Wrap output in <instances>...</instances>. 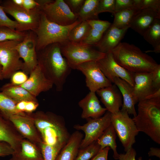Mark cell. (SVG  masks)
<instances>
[{"label":"cell","mask_w":160,"mask_h":160,"mask_svg":"<svg viewBox=\"0 0 160 160\" xmlns=\"http://www.w3.org/2000/svg\"><path fill=\"white\" fill-rule=\"evenodd\" d=\"M115 0H99L97 7V14L108 12L113 14L115 13Z\"/></svg>","instance_id":"cell-38"},{"label":"cell","mask_w":160,"mask_h":160,"mask_svg":"<svg viewBox=\"0 0 160 160\" xmlns=\"http://www.w3.org/2000/svg\"><path fill=\"white\" fill-rule=\"evenodd\" d=\"M103 34L91 28L87 36L80 43L92 47L95 46L100 41Z\"/></svg>","instance_id":"cell-37"},{"label":"cell","mask_w":160,"mask_h":160,"mask_svg":"<svg viewBox=\"0 0 160 160\" xmlns=\"http://www.w3.org/2000/svg\"><path fill=\"white\" fill-rule=\"evenodd\" d=\"M149 156H156L160 158V149L157 148L151 147L148 153Z\"/></svg>","instance_id":"cell-50"},{"label":"cell","mask_w":160,"mask_h":160,"mask_svg":"<svg viewBox=\"0 0 160 160\" xmlns=\"http://www.w3.org/2000/svg\"><path fill=\"white\" fill-rule=\"evenodd\" d=\"M111 114L107 111L103 116L95 119L89 118L86 119L87 122L83 125H74V129L78 131L81 130L85 133L79 149L84 148L96 141L102 135L111 124Z\"/></svg>","instance_id":"cell-10"},{"label":"cell","mask_w":160,"mask_h":160,"mask_svg":"<svg viewBox=\"0 0 160 160\" xmlns=\"http://www.w3.org/2000/svg\"><path fill=\"white\" fill-rule=\"evenodd\" d=\"M26 102V101H21L18 102L17 103L16 108L19 112L21 113H25V110Z\"/></svg>","instance_id":"cell-51"},{"label":"cell","mask_w":160,"mask_h":160,"mask_svg":"<svg viewBox=\"0 0 160 160\" xmlns=\"http://www.w3.org/2000/svg\"><path fill=\"white\" fill-rule=\"evenodd\" d=\"M152 84L154 91L160 89V65L158 64L152 72Z\"/></svg>","instance_id":"cell-44"},{"label":"cell","mask_w":160,"mask_h":160,"mask_svg":"<svg viewBox=\"0 0 160 160\" xmlns=\"http://www.w3.org/2000/svg\"><path fill=\"white\" fill-rule=\"evenodd\" d=\"M133 7H136L135 0H115V12Z\"/></svg>","instance_id":"cell-42"},{"label":"cell","mask_w":160,"mask_h":160,"mask_svg":"<svg viewBox=\"0 0 160 160\" xmlns=\"http://www.w3.org/2000/svg\"><path fill=\"white\" fill-rule=\"evenodd\" d=\"M36 36L32 31H27L23 40L16 46L21 58L23 60V66L21 71L27 75L38 65L36 50Z\"/></svg>","instance_id":"cell-12"},{"label":"cell","mask_w":160,"mask_h":160,"mask_svg":"<svg viewBox=\"0 0 160 160\" xmlns=\"http://www.w3.org/2000/svg\"><path fill=\"white\" fill-rule=\"evenodd\" d=\"M111 52L118 64L133 73L152 72L159 64L139 47L127 42H120Z\"/></svg>","instance_id":"cell-3"},{"label":"cell","mask_w":160,"mask_h":160,"mask_svg":"<svg viewBox=\"0 0 160 160\" xmlns=\"http://www.w3.org/2000/svg\"><path fill=\"white\" fill-rule=\"evenodd\" d=\"M91 28L87 21H82L70 31L68 36L69 41L74 43H80L87 36Z\"/></svg>","instance_id":"cell-31"},{"label":"cell","mask_w":160,"mask_h":160,"mask_svg":"<svg viewBox=\"0 0 160 160\" xmlns=\"http://www.w3.org/2000/svg\"><path fill=\"white\" fill-rule=\"evenodd\" d=\"M64 1L71 11L77 16L85 0H64Z\"/></svg>","instance_id":"cell-43"},{"label":"cell","mask_w":160,"mask_h":160,"mask_svg":"<svg viewBox=\"0 0 160 160\" xmlns=\"http://www.w3.org/2000/svg\"><path fill=\"white\" fill-rule=\"evenodd\" d=\"M138 113L132 119L139 132H143L160 144V98L138 102Z\"/></svg>","instance_id":"cell-4"},{"label":"cell","mask_w":160,"mask_h":160,"mask_svg":"<svg viewBox=\"0 0 160 160\" xmlns=\"http://www.w3.org/2000/svg\"><path fill=\"white\" fill-rule=\"evenodd\" d=\"M12 2L16 5L20 6L23 7V0H12Z\"/></svg>","instance_id":"cell-53"},{"label":"cell","mask_w":160,"mask_h":160,"mask_svg":"<svg viewBox=\"0 0 160 160\" xmlns=\"http://www.w3.org/2000/svg\"><path fill=\"white\" fill-rule=\"evenodd\" d=\"M26 31L21 32L10 28L0 26V42L9 40L22 41L25 37Z\"/></svg>","instance_id":"cell-33"},{"label":"cell","mask_w":160,"mask_h":160,"mask_svg":"<svg viewBox=\"0 0 160 160\" xmlns=\"http://www.w3.org/2000/svg\"><path fill=\"white\" fill-rule=\"evenodd\" d=\"M0 90L17 103L21 101L38 102L36 97L20 86L6 83L0 88Z\"/></svg>","instance_id":"cell-26"},{"label":"cell","mask_w":160,"mask_h":160,"mask_svg":"<svg viewBox=\"0 0 160 160\" xmlns=\"http://www.w3.org/2000/svg\"><path fill=\"white\" fill-rule=\"evenodd\" d=\"M14 151L8 143L0 141V156L4 157L12 155Z\"/></svg>","instance_id":"cell-45"},{"label":"cell","mask_w":160,"mask_h":160,"mask_svg":"<svg viewBox=\"0 0 160 160\" xmlns=\"http://www.w3.org/2000/svg\"><path fill=\"white\" fill-rule=\"evenodd\" d=\"M97 61L102 71L112 83L114 78L118 77L134 86L133 73L118 64L111 52L106 54L104 57Z\"/></svg>","instance_id":"cell-15"},{"label":"cell","mask_w":160,"mask_h":160,"mask_svg":"<svg viewBox=\"0 0 160 160\" xmlns=\"http://www.w3.org/2000/svg\"><path fill=\"white\" fill-rule=\"evenodd\" d=\"M136 152L135 149L132 147L124 153L119 154L118 159L119 160H142V158L140 157L138 160H136L135 157Z\"/></svg>","instance_id":"cell-46"},{"label":"cell","mask_w":160,"mask_h":160,"mask_svg":"<svg viewBox=\"0 0 160 160\" xmlns=\"http://www.w3.org/2000/svg\"><path fill=\"white\" fill-rule=\"evenodd\" d=\"M144 39L153 48L152 51L145 52H160V19H155L144 32L143 36Z\"/></svg>","instance_id":"cell-27"},{"label":"cell","mask_w":160,"mask_h":160,"mask_svg":"<svg viewBox=\"0 0 160 160\" xmlns=\"http://www.w3.org/2000/svg\"><path fill=\"white\" fill-rule=\"evenodd\" d=\"M39 105L38 102L32 101H27L25 105V112L31 113L33 112Z\"/></svg>","instance_id":"cell-49"},{"label":"cell","mask_w":160,"mask_h":160,"mask_svg":"<svg viewBox=\"0 0 160 160\" xmlns=\"http://www.w3.org/2000/svg\"><path fill=\"white\" fill-rule=\"evenodd\" d=\"M139 10L138 8L133 7L115 12L113 15L114 19L111 25L120 29L129 27L132 20Z\"/></svg>","instance_id":"cell-29"},{"label":"cell","mask_w":160,"mask_h":160,"mask_svg":"<svg viewBox=\"0 0 160 160\" xmlns=\"http://www.w3.org/2000/svg\"><path fill=\"white\" fill-rule=\"evenodd\" d=\"M23 139L12 122L0 110V141L8 143L16 152L19 150Z\"/></svg>","instance_id":"cell-17"},{"label":"cell","mask_w":160,"mask_h":160,"mask_svg":"<svg viewBox=\"0 0 160 160\" xmlns=\"http://www.w3.org/2000/svg\"><path fill=\"white\" fill-rule=\"evenodd\" d=\"M0 1V26L7 27L13 29L17 30L18 27V24L15 20L9 18L6 15L1 5Z\"/></svg>","instance_id":"cell-39"},{"label":"cell","mask_w":160,"mask_h":160,"mask_svg":"<svg viewBox=\"0 0 160 160\" xmlns=\"http://www.w3.org/2000/svg\"><path fill=\"white\" fill-rule=\"evenodd\" d=\"M0 4L5 13L13 17L18 23L16 30L34 31L38 27L42 12L41 7L28 11L23 7L16 5L12 0L1 1Z\"/></svg>","instance_id":"cell-7"},{"label":"cell","mask_w":160,"mask_h":160,"mask_svg":"<svg viewBox=\"0 0 160 160\" xmlns=\"http://www.w3.org/2000/svg\"><path fill=\"white\" fill-rule=\"evenodd\" d=\"M112 83L118 87L123 97V103L120 110L135 117L137 114L135 108L136 103L133 95L132 86L118 77L114 78Z\"/></svg>","instance_id":"cell-22"},{"label":"cell","mask_w":160,"mask_h":160,"mask_svg":"<svg viewBox=\"0 0 160 160\" xmlns=\"http://www.w3.org/2000/svg\"><path fill=\"white\" fill-rule=\"evenodd\" d=\"M38 65L57 91H61L72 69L62 55L60 45L50 44L36 51Z\"/></svg>","instance_id":"cell-1"},{"label":"cell","mask_w":160,"mask_h":160,"mask_svg":"<svg viewBox=\"0 0 160 160\" xmlns=\"http://www.w3.org/2000/svg\"><path fill=\"white\" fill-rule=\"evenodd\" d=\"M87 21L91 28L103 34L108 29L111 24L110 22L108 21L99 19L90 20Z\"/></svg>","instance_id":"cell-40"},{"label":"cell","mask_w":160,"mask_h":160,"mask_svg":"<svg viewBox=\"0 0 160 160\" xmlns=\"http://www.w3.org/2000/svg\"><path fill=\"white\" fill-rule=\"evenodd\" d=\"M83 137V135L79 131L73 132L65 145L59 152L55 160H74Z\"/></svg>","instance_id":"cell-24"},{"label":"cell","mask_w":160,"mask_h":160,"mask_svg":"<svg viewBox=\"0 0 160 160\" xmlns=\"http://www.w3.org/2000/svg\"><path fill=\"white\" fill-rule=\"evenodd\" d=\"M28 114L33 119L42 142L61 150L71 135L63 117L49 111Z\"/></svg>","instance_id":"cell-2"},{"label":"cell","mask_w":160,"mask_h":160,"mask_svg":"<svg viewBox=\"0 0 160 160\" xmlns=\"http://www.w3.org/2000/svg\"><path fill=\"white\" fill-rule=\"evenodd\" d=\"M3 79H4L2 73V67L0 64V80H2Z\"/></svg>","instance_id":"cell-54"},{"label":"cell","mask_w":160,"mask_h":160,"mask_svg":"<svg viewBox=\"0 0 160 160\" xmlns=\"http://www.w3.org/2000/svg\"><path fill=\"white\" fill-rule=\"evenodd\" d=\"M60 45L62 54L71 69H76L78 65L85 62L97 61L106 55L92 46L81 43L69 41Z\"/></svg>","instance_id":"cell-6"},{"label":"cell","mask_w":160,"mask_h":160,"mask_svg":"<svg viewBox=\"0 0 160 160\" xmlns=\"http://www.w3.org/2000/svg\"><path fill=\"white\" fill-rule=\"evenodd\" d=\"M101 150L96 141L84 148L79 149L74 160H90Z\"/></svg>","instance_id":"cell-34"},{"label":"cell","mask_w":160,"mask_h":160,"mask_svg":"<svg viewBox=\"0 0 160 160\" xmlns=\"http://www.w3.org/2000/svg\"><path fill=\"white\" fill-rule=\"evenodd\" d=\"M156 19H160V14L153 10L140 9L130 23L129 28L143 36L150 25Z\"/></svg>","instance_id":"cell-23"},{"label":"cell","mask_w":160,"mask_h":160,"mask_svg":"<svg viewBox=\"0 0 160 160\" xmlns=\"http://www.w3.org/2000/svg\"><path fill=\"white\" fill-rule=\"evenodd\" d=\"M9 160H44L39 147L23 139L19 150L14 152Z\"/></svg>","instance_id":"cell-25"},{"label":"cell","mask_w":160,"mask_h":160,"mask_svg":"<svg viewBox=\"0 0 160 160\" xmlns=\"http://www.w3.org/2000/svg\"><path fill=\"white\" fill-rule=\"evenodd\" d=\"M109 147H106L101 150L99 152L90 160H108Z\"/></svg>","instance_id":"cell-48"},{"label":"cell","mask_w":160,"mask_h":160,"mask_svg":"<svg viewBox=\"0 0 160 160\" xmlns=\"http://www.w3.org/2000/svg\"><path fill=\"white\" fill-rule=\"evenodd\" d=\"M8 119L23 138L39 147L42 140L33 119L29 114H15Z\"/></svg>","instance_id":"cell-14"},{"label":"cell","mask_w":160,"mask_h":160,"mask_svg":"<svg viewBox=\"0 0 160 160\" xmlns=\"http://www.w3.org/2000/svg\"><path fill=\"white\" fill-rule=\"evenodd\" d=\"M129 26L118 28L111 25L104 33L100 41L95 47L105 54L111 52L121 42Z\"/></svg>","instance_id":"cell-18"},{"label":"cell","mask_w":160,"mask_h":160,"mask_svg":"<svg viewBox=\"0 0 160 160\" xmlns=\"http://www.w3.org/2000/svg\"><path fill=\"white\" fill-rule=\"evenodd\" d=\"M116 132L111 124L104 131L96 141L102 150L105 147H109L113 152V157L115 159H118L119 154L117 150L116 142Z\"/></svg>","instance_id":"cell-28"},{"label":"cell","mask_w":160,"mask_h":160,"mask_svg":"<svg viewBox=\"0 0 160 160\" xmlns=\"http://www.w3.org/2000/svg\"><path fill=\"white\" fill-rule=\"evenodd\" d=\"M160 98V89H158L151 95L147 97L145 99Z\"/></svg>","instance_id":"cell-52"},{"label":"cell","mask_w":160,"mask_h":160,"mask_svg":"<svg viewBox=\"0 0 160 160\" xmlns=\"http://www.w3.org/2000/svg\"><path fill=\"white\" fill-rule=\"evenodd\" d=\"M23 7L29 11L37 7H41L37 0H23Z\"/></svg>","instance_id":"cell-47"},{"label":"cell","mask_w":160,"mask_h":160,"mask_svg":"<svg viewBox=\"0 0 160 160\" xmlns=\"http://www.w3.org/2000/svg\"><path fill=\"white\" fill-rule=\"evenodd\" d=\"M41 10L48 20L61 25H70L78 20L64 0H53L43 5Z\"/></svg>","instance_id":"cell-11"},{"label":"cell","mask_w":160,"mask_h":160,"mask_svg":"<svg viewBox=\"0 0 160 160\" xmlns=\"http://www.w3.org/2000/svg\"><path fill=\"white\" fill-rule=\"evenodd\" d=\"M134 85L133 92L136 103L145 99L155 91L152 80V72L133 73Z\"/></svg>","instance_id":"cell-20"},{"label":"cell","mask_w":160,"mask_h":160,"mask_svg":"<svg viewBox=\"0 0 160 160\" xmlns=\"http://www.w3.org/2000/svg\"><path fill=\"white\" fill-rule=\"evenodd\" d=\"M78 105L82 109L81 117L83 119L98 118L107 111L100 105L95 92H90L79 102Z\"/></svg>","instance_id":"cell-19"},{"label":"cell","mask_w":160,"mask_h":160,"mask_svg":"<svg viewBox=\"0 0 160 160\" xmlns=\"http://www.w3.org/2000/svg\"><path fill=\"white\" fill-rule=\"evenodd\" d=\"M117 89L115 85H112L96 92L107 111L112 114L120 111L122 105V96Z\"/></svg>","instance_id":"cell-21"},{"label":"cell","mask_w":160,"mask_h":160,"mask_svg":"<svg viewBox=\"0 0 160 160\" xmlns=\"http://www.w3.org/2000/svg\"><path fill=\"white\" fill-rule=\"evenodd\" d=\"M113 125L125 152L132 147L135 142V137L139 132L133 120L127 113L120 110L111 114Z\"/></svg>","instance_id":"cell-8"},{"label":"cell","mask_w":160,"mask_h":160,"mask_svg":"<svg viewBox=\"0 0 160 160\" xmlns=\"http://www.w3.org/2000/svg\"><path fill=\"white\" fill-rule=\"evenodd\" d=\"M136 6L140 10L150 9L160 14V0H136Z\"/></svg>","instance_id":"cell-36"},{"label":"cell","mask_w":160,"mask_h":160,"mask_svg":"<svg viewBox=\"0 0 160 160\" xmlns=\"http://www.w3.org/2000/svg\"><path fill=\"white\" fill-rule=\"evenodd\" d=\"M17 103L2 92H0V110L7 118L15 114H24L16 109V105Z\"/></svg>","instance_id":"cell-32"},{"label":"cell","mask_w":160,"mask_h":160,"mask_svg":"<svg viewBox=\"0 0 160 160\" xmlns=\"http://www.w3.org/2000/svg\"><path fill=\"white\" fill-rule=\"evenodd\" d=\"M76 69L81 71L85 76L86 85L90 92H95L112 85L100 68L97 61L83 63L78 65Z\"/></svg>","instance_id":"cell-13"},{"label":"cell","mask_w":160,"mask_h":160,"mask_svg":"<svg viewBox=\"0 0 160 160\" xmlns=\"http://www.w3.org/2000/svg\"><path fill=\"white\" fill-rule=\"evenodd\" d=\"M81 21L78 19L71 25L62 26L49 21L42 12L38 26L33 31L36 36V51L51 44H62L69 41L70 31Z\"/></svg>","instance_id":"cell-5"},{"label":"cell","mask_w":160,"mask_h":160,"mask_svg":"<svg viewBox=\"0 0 160 160\" xmlns=\"http://www.w3.org/2000/svg\"><path fill=\"white\" fill-rule=\"evenodd\" d=\"M28 75L22 71H18L14 73L11 78L12 84L16 86H20L24 84L28 78Z\"/></svg>","instance_id":"cell-41"},{"label":"cell","mask_w":160,"mask_h":160,"mask_svg":"<svg viewBox=\"0 0 160 160\" xmlns=\"http://www.w3.org/2000/svg\"><path fill=\"white\" fill-rule=\"evenodd\" d=\"M29 75L27 80L20 86L36 97L41 93L49 90L53 86L38 65Z\"/></svg>","instance_id":"cell-16"},{"label":"cell","mask_w":160,"mask_h":160,"mask_svg":"<svg viewBox=\"0 0 160 160\" xmlns=\"http://www.w3.org/2000/svg\"><path fill=\"white\" fill-rule=\"evenodd\" d=\"M99 0H85L77 15L78 19L83 21L98 19L97 10Z\"/></svg>","instance_id":"cell-30"},{"label":"cell","mask_w":160,"mask_h":160,"mask_svg":"<svg viewBox=\"0 0 160 160\" xmlns=\"http://www.w3.org/2000/svg\"><path fill=\"white\" fill-rule=\"evenodd\" d=\"M20 42L13 40L0 42V64L4 79L10 78L14 73L22 69L23 62L16 49Z\"/></svg>","instance_id":"cell-9"},{"label":"cell","mask_w":160,"mask_h":160,"mask_svg":"<svg viewBox=\"0 0 160 160\" xmlns=\"http://www.w3.org/2000/svg\"><path fill=\"white\" fill-rule=\"evenodd\" d=\"M40 149L44 160H55L61 150L42 142L40 145Z\"/></svg>","instance_id":"cell-35"}]
</instances>
